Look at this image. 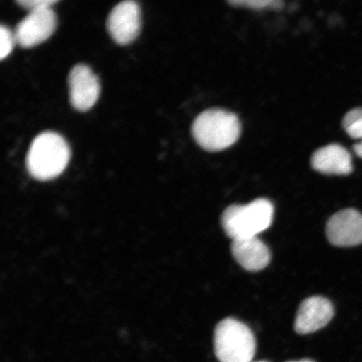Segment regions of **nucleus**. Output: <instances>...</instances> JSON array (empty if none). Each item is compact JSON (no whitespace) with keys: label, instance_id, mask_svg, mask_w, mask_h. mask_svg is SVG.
Returning a JSON list of instances; mask_svg holds the SVG:
<instances>
[{"label":"nucleus","instance_id":"18","mask_svg":"<svg viewBox=\"0 0 362 362\" xmlns=\"http://www.w3.org/2000/svg\"><path fill=\"white\" fill-rule=\"evenodd\" d=\"M257 362H267V361H257Z\"/></svg>","mask_w":362,"mask_h":362},{"label":"nucleus","instance_id":"5","mask_svg":"<svg viewBox=\"0 0 362 362\" xmlns=\"http://www.w3.org/2000/svg\"><path fill=\"white\" fill-rule=\"evenodd\" d=\"M141 28V11L139 4L132 0L120 2L107 17V29L111 37L119 45L133 42Z\"/></svg>","mask_w":362,"mask_h":362},{"label":"nucleus","instance_id":"15","mask_svg":"<svg viewBox=\"0 0 362 362\" xmlns=\"http://www.w3.org/2000/svg\"><path fill=\"white\" fill-rule=\"evenodd\" d=\"M57 0H18L16 3L22 8L30 11L42 10L45 8H51L57 4Z\"/></svg>","mask_w":362,"mask_h":362},{"label":"nucleus","instance_id":"13","mask_svg":"<svg viewBox=\"0 0 362 362\" xmlns=\"http://www.w3.org/2000/svg\"><path fill=\"white\" fill-rule=\"evenodd\" d=\"M228 3L233 6L247 8L255 11H279L281 10L284 4L279 0H233Z\"/></svg>","mask_w":362,"mask_h":362},{"label":"nucleus","instance_id":"7","mask_svg":"<svg viewBox=\"0 0 362 362\" xmlns=\"http://www.w3.org/2000/svg\"><path fill=\"white\" fill-rule=\"evenodd\" d=\"M69 98L72 107L80 112L88 111L100 96V83L96 74L87 65L71 68L68 76Z\"/></svg>","mask_w":362,"mask_h":362},{"label":"nucleus","instance_id":"16","mask_svg":"<svg viewBox=\"0 0 362 362\" xmlns=\"http://www.w3.org/2000/svg\"><path fill=\"white\" fill-rule=\"evenodd\" d=\"M354 151L357 156L362 158V140L360 143L355 144Z\"/></svg>","mask_w":362,"mask_h":362},{"label":"nucleus","instance_id":"9","mask_svg":"<svg viewBox=\"0 0 362 362\" xmlns=\"http://www.w3.org/2000/svg\"><path fill=\"white\" fill-rule=\"evenodd\" d=\"M334 315V306L327 298L320 296L308 298L298 308L294 330L300 334L314 333L328 325Z\"/></svg>","mask_w":362,"mask_h":362},{"label":"nucleus","instance_id":"3","mask_svg":"<svg viewBox=\"0 0 362 362\" xmlns=\"http://www.w3.org/2000/svg\"><path fill=\"white\" fill-rule=\"evenodd\" d=\"M274 208L267 199L260 198L247 205H232L221 215V223L230 238L257 237L273 223Z\"/></svg>","mask_w":362,"mask_h":362},{"label":"nucleus","instance_id":"1","mask_svg":"<svg viewBox=\"0 0 362 362\" xmlns=\"http://www.w3.org/2000/svg\"><path fill=\"white\" fill-rule=\"evenodd\" d=\"M71 157L66 140L57 133L44 132L36 136L27 153V170L33 177L49 180L66 169Z\"/></svg>","mask_w":362,"mask_h":362},{"label":"nucleus","instance_id":"17","mask_svg":"<svg viewBox=\"0 0 362 362\" xmlns=\"http://www.w3.org/2000/svg\"><path fill=\"white\" fill-rule=\"evenodd\" d=\"M287 362H315V361L310 360V359H303L300 361H287Z\"/></svg>","mask_w":362,"mask_h":362},{"label":"nucleus","instance_id":"12","mask_svg":"<svg viewBox=\"0 0 362 362\" xmlns=\"http://www.w3.org/2000/svg\"><path fill=\"white\" fill-rule=\"evenodd\" d=\"M343 127L352 139L362 140V108H354L346 113Z\"/></svg>","mask_w":362,"mask_h":362},{"label":"nucleus","instance_id":"10","mask_svg":"<svg viewBox=\"0 0 362 362\" xmlns=\"http://www.w3.org/2000/svg\"><path fill=\"white\" fill-rule=\"evenodd\" d=\"M230 251L238 264L249 272L264 269L271 260L269 247L257 237L233 240Z\"/></svg>","mask_w":362,"mask_h":362},{"label":"nucleus","instance_id":"2","mask_svg":"<svg viewBox=\"0 0 362 362\" xmlns=\"http://www.w3.org/2000/svg\"><path fill=\"white\" fill-rule=\"evenodd\" d=\"M192 135L202 148L209 152L224 151L241 134V124L237 115L223 110L204 111L194 119Z\"/></svg>","mask_w":362,"mask_h":362},{"label":"nucleus","instance_id":"11","mask_svg":"<svg viewBox=\"0 0 362 362\" xmlns=\"http://www.w3.org/2000/svg\"><path fill=\"white\" fill-rule=\"evenodd\" d=\"M311 165L314 170L327 175H346L353 170L350 153L337 144L316 151L312 156Z\"/></svg>","mask_w":362,"mask_h":362},{"label":"nucleus","instance_id":"4","mask_svg":"<svg viewBox=\"0 0 362 362\" xmlns=\"http://www.w3.org/2000/svg\"><path fill=\"white\" fill-rule=\"evenodd\" d=\"M214 351L220 362H252L256 353L255 334L238 320H221L214 332Z\"/></svg>","mask_w":362,"mask_h":362},{"label":"nucleus","instance_id":"8","mask_svg":"<svg viewBox=\"0 0 362 362\" xmlns=\"http://www.w3.org/2000/svg\"><path fill=\"white\" fill-rule=\"evenodd\" d=\"M329 242L337 247H355L362 243V214L354 209L337 212L327 225Z\"/></svg>","mask_w":362,"mask_h":362},{"label":"nucleus","instance_id":"14","mask_svg":"<svg viewBox=\"0 0 362 362\" xmlns=\"http://www.w3.org/2000/svg\"><path fill=\"white\" fill-rule=\"evenodd\" d=\"M0 40H1L0 58L4 60V58L10 55L16 40L15 34H13L8 27L4 25L0 26Z\"/></svg>","mask_w":362,"mask_h":362},{"label":"nucleus","instance_id":"6","mask_svg":"<svg viewBox=\"0 0 362 362\" xmlns=\"http://www.w3.org/2000/svg\"><path fill=\"white\" fill-rule=\"evenodd\" d=\"M57 16L51 8L29 12L17 25L16 43L23 48L36 47L47 40L57 27Z\"/></svg>","mask_w":362,"mask_h":362}]
</instances>
